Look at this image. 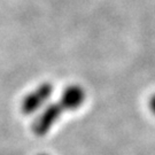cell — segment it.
Masks as SVG:
<instances>
[{"label":"cell","mask_w":155,"mask_h":155,"mask_svg":"<svg viewBox=\"0 0 155 155\" xmlns=\"http://www.w3.org/2000/svg\"><path fill=\"white\" fill-rule=\"evenodd\" d=\"M64 109L60 102H48L41 110L37 113V117L32 122V131L37 136H45L59 122Z\"/></svg>","instance_id":"cell-1"},{"label":"cell","mask_w":155,"mask_h":155,"mask_svg":"<svg viewBox=\"0 0 155 155\" xmlns=\"http://www.w3.org/2000/svg\"><path fill=\"white\" fill-rule=\"evenodd\" d=\"M53 94V86L50 83H43L30 91L22 100L21 109L25 115L37 114L50 102Z\"/></svg>","instance_id":"cell-2"},{"label":"cell","mask_w":155,"mask_h":155,"mask_svg":"<svg viewBox=\"0 0 155 155\" xmlns=\"http://www.w3.org/2000/svg\"><path fill=\"white\" fill-rule=\"evenodd\" d=\"M86 99V92L85 90L79 85H70L60 95L59 102L62 106L64 111H74L77 110L84 105Z\"/></svg>","instance_id":"cell-3"},{"label":"cell","mask_w":155,"mask_h":155,"mask_svg":"<svg viewBox=\"0 0 155 155\" xmlns=\"http://www.w3.org/2000/svg\"><path fill=\"white\" fill-rule=\"evenodd\" d=\"M148 106H150V111L153 113V115H155V93L150 97Z\"/></svg>","instance_id":"cell-4"},{"label":"cell","mask_w":155,"mask_h":155,"mask_svg":"<svg viewBox=\"0 0 155 155\" xmlns=\"http://www.w3.org/2000/svg\"><path fill=\"white\" fill-rule=\"evenodd\" d=\"M39 155H47V154H39Z\"/></svg>","instance_id":"cell-5"}]
</instances>
